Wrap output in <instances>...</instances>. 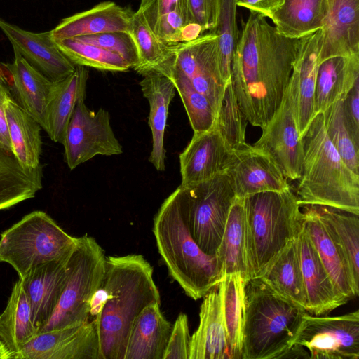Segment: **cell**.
<instances>
[{"instance_id": "cell-33", "label": "cell", "mask_w": 359, "mask_h": 359, "mask_svg": "<svg viewBox=\"0 0 359 359\" xmlns=\"http://www.w3.org/2000/svg\"><path fill=\"white\" fill-rule=\"evenodd\" d=\"M37 334L28 297L21 280L18 279L0 314V338L15 354Z\"/></svg>"}, {"instance_id": "cell-14", "label": "cell", "mask_w": 359, "mask_h": 359, "mask_svg": "<svg viewBox=\"0 0 359 359\" xmlns=\"http://www.w3.org/2000/svg\"><path fill=\"white\" fill-rule=\"evenodd\" d=\"M15 359H101L96 321L39 332Z\"/></svg>"}, {"instance_id": "cell-51", "label": "cell", "mask_w": 359, "mask_h": 359, "mask_svg": "<svg viewBox=\"0 0 359 359\" xmlns=\"http://www.w3.org/2000/svg\"><path fill=\"white\" fill-rule=\"evenodd\" d=\"M106 299V291L102 284L101 286L95 291L91 299L90 317L92 316L94 319L100 314Z\"/></svg>"}, {"instance_id": "cell-2", "label": "cell", "mask_w": 359, "mask_h": 359, "mask_svg": "<svg viewBox=\"0 0 359 359\" xmlns=\"http://www.w3.org/2000/svg\"><path fill=\"white\" fill-rule=\"evenodd\" d=\"M102 285L107 299L94 318L101 359H123L134 319L147 306L161 304L153 268L141 255L107 257Z\"/></svg>"}, {"instance_id": "cell-34", "label": "cell", "mask_w": 359, "mask_h": 359, "mask_svg": "<svg viewBox=\"0 0 359 359\" xmlns=\"http://www.w3.org/2000/svg\"><path fill=\"white\" fill-rule=\"evenodd\" d=\"M259 278L277 294L306 311V297L296 238L281 252Z\"/></svg>"}, {"instance_id": "cell-26", "label": "cell", "mask_w": 359, "mask_h": 359, "mask_svg": "<svg viewBox=\"0 0 359 359\" xmlns=\"http://www.w3.org/2000/svg\"><path fill=\"white\" fill-rule=\"evenodd\" d=\"M142 76L140 86L149 104L148 123L152 135L149 161L157 171H163L165 168V131L168 109L175 88L172 82L159 72L150 71Z\"/></svg>"}, {"instance_id": "cell-24", "label": "cell", "mask_w": 359, "mask_h": 359, "mask_svg": "<svg viewBox=\"0 0 359 359\" xmlns=\"http://www.w3.org/2000/svg\"><path fill=\"white\" fill-rule=\"evenodd\" d=\"M133 13L114 1H102L62 19L51 30V34L54 40H62L108 32H129Z\"/></svg>"}, {"instance_id": "cell-38", "label": "cell", "mask_w": 359, "mask_h": 359, "mask_svg": "<svg viewBox=\"0 0 359 359\" xmlns=\"http://www.w3.org/2000/svg\"><path fill=\"white\" fill-rule=\"evenodd\" d=\"M313 206L341 246L359 287V215L327 206Z\"/></svg>"}, {"instance_id": "cell-7", "label": "cell", "mask_w": 359, "mask_h": 359, "mask_svg": "<svg viewBox=\"0 0 359 359\" xmlns=\"http://www.w3.org/2000/svg\"><path fill=\"white\" fill-rule=\"evenodd\" d=\"M76 243V237L46 212L36 210L1 233L0 262L12 266L22 278L39 264L70 255Z\"/></svg>"}, {"instance_id": "cell-12", "label": "cell", "mask_w": 359, "mask_h": 359, "mask_svg": "<svg viewBox=\"0 0 359 359\" xmlns=\"http://www.w3.org/2000/svg\"><path fill=\"white\" fill-rule=\"evenodd\" d=\"M78 102L67 125L62 144L65 160L70 170L97 155L122 154L123 148L110 123L109 112L100 108L95 111Z\"/></svg>"}, {"instance_id": "cell-8", "label": "cell", "mask_w": 359, "mask_h": 359, "mask_svg": "<svg viewBox=\"0 0 359 359\" xmlns=\"http://www.w3.org/2000/svg\"><path fill=\"white\" fill-rule=\"evenodd\" d=\"M104 251L87 234L76 238L68 262V273L56 307L38 333L90 320L91 299L105 274Z\"/></svg>"}, {"instance_id": "cell-42", "label": "cell", "mask_w": 359, "mask_h": 359, "mask_svg": "<svg viewBox=\"0 0 359 359\" xmlns=\"http://www.w3.org/2000/svg\"><path fill=\"white\" fill-rule=\"evenodd\" d=\"M323 114L326 133L334 147L346 165L359 175V145L346 120L344 100L331 105Z\"/></svg>"}, {"instance_id": "cell-53", "label": "cell", "mask_w": 359, "mask_h": 359, "mask_svg": "<svg viewBox=\"0 0 359 359\" xmlns=\"http://www.w3.org/2000/svg\"><path fill=\"white\" fill-rule=\"evenodd\" d=\"M0 359H15V353L11 351L0 338Z\"/></svg>"}, {"instance_id": "cell-45", "label": "cell", "mask_w": 359, "mask_h": 359, "mask_svg": "<svg viewBox=\"0 0 359 359\" xmlns=\"http://www.w3.org/2000/svg\"><path fill=\"white\" fill-rule=\"evenodd\" d=\"M76 39L119 55L133 69L138 64L137 50L129 32H108L79 36Z\"/></svg>"}, {"instance_id": "cell-54", "label": "cell", "mask_w": 359, "mask_h": 359, "mask_svg": "<svg viewBox=\"0 0 359 359\" xmlns=\"http://www.w3.org/2000/svg\"><path fill=\"white\" fill-rule=\"evenodd\" d=\"M0 80L6 83V78L5 74L4 73L3 69L1 67V65L0 64Z\"/></svg>"}, {"instance_id": "cell-27", "label": "cell", "mask_w": 359, "mask_h": 359, "mask_svg": "<svg viewBox=\"0 0 359 359\" xmlns=\"http://www.w3.org/2000/svg\"><path fill=\"white\" fill-rule=\"evenodd\" d=\"M14 50L12 63L1 65L8 75L13 91L20 105L32 115L44 130L48 103L55 81H52L29 64Z\"/></svg>"}, {"instance_id": "cell-30", "label": "cell", "mask_w": 359, "mask_h": 359, "mask_svg": "<svg viewBox=\"0 0 359 359\" xmlns=\"http://www.w3.org/2000/svg\"><path fill=\"white\" fill-rule=\"evenodd\" d=\"M88 72L86 67L76 65L72 74L55 81L47 106L44 128L55 142L62 143L78 102L86 98Z\"/></svg>"}, {"instance_id": "cell-21", "label": "cell", "mask_w": 359, "mask_h": 359, "mask_svg": "<svg viewBox=\"0 0 359 359\" xmlns=\"http://www.w3.org/2000/svg\"><path fill=\"white\" fill-rule=\"evenodd\" d=\"M70 255L39 264L24 278H19L28 297L38 332L56 307L67 279Z\"/></svg>"}, {"instance_id": "cell-44", "label": "cell", "mask_w": 359, "mask_h": 359, "mask_svg": "<svg viewBox=\"0 0 359 359\" xmlns=\"http://www.w3.org/2000/svg\"><path fill=\"white\" fill-rule=\"evenodd\" d=\"M237 7L236 0H222L214 31L218 36L222 73L226 83L231 80V60L240 34L236 20Z\"/></svg>"}, {"instance_id": "cell-43", "label": "cell", "mask_w": 359, "mask_h": 359, "mask_svg": "<svg viewBox=\"0 0 359 359\" xmlns=\"http://www.w3.org/2000/svg\"><path fill=\"white\" fill-rule=\"evenodd\" d=\"M248 123L230 80L225 87L215 125L231 150L239 149L247 144L245 131Z\"/></svg>"}, {"instance_id": "cell-50", "label": "cell", "mask_w": 359, "mask_h": 359, "mask_svg": "<svg viewBox=\"0 0 359 359\" xmlns=\"http://www.w3.org/2000/svg\"><path fill=\"white\" fill-rule=\"evenodd\" d=\"M8 96L10 93L6 83L0 80V147L12 153L5 110V103Z\"/></svg>"}, {"instance_id": "cell-40", "label": "cell", "mask_w": 359, "mask_h": 359, "mask_svg": "<svg viewBox=\"0 0 359 359\" xmlns=\"http://www.w3.org/2000/svg\"><path fill=\"white\" fill-rule=\"evenodd\" d=\"M129 33L137 50L138 64L133 69L138 74L157 71L172 56V45L161 41L154 34L138 11L133 14Z\"/></svg>"}, {"instance_id": "cell-36", "label": "cell", "mask_w": 359, "mask_h": 359, "mask_svg": "<svg viewBox=\"0 0 359 359\" xmlns=\"http://www.w3.org/2000/svg\"><path fill=\"white\" fill-rule=\"evenodd\" d=\"M42 167L28 170L0 147V210L35 196L42 188Z\"/></svg>"}, {"instance_id": "cell-28", "label": "cell", "mask_w": 359, "mask_h": 359, "mask_svg": "<svg viewBox=\"0 0 359 359\" xmlns=\"http://www.w3.org/2000/svg\"><path fill=\"white\" fill-rule=\"evenodd\" d=\"M358 79L359 53L332 57L321 62L316 77L314 116L344 100Z\"/></svg>"}, {"instance_id": "cell-3", "label": "cell", "mask_w": 359, "mask_h": 359, "mask_svg": "<svg viewBox=\"0 0 359 359\" xmlns=\"http://www.w3.org/2000/svg\"><path fill=\"white\" fill-rule=\"evenodd\" d=\"M153 232L169 274L187 296L201 299L223 280L216 255L205 253L190 233L181 186L161 204Z\"/></svg>"}, {"instance_id": "cell-20", "label": "cell", "mask_w": 359, "mask_h": 359, "mask_svg": "<svg viewBox=\"0 0 359 359\" xmlns=\"http://www.w3.org/2000/svg\"><path fill=\"white\" fill-rule=\"evenodd\" d=\"M189 359H231L224 322L221 282L203 297Z\"/></svg>"}, {"instance_id": "cell-25", "label": "cell", "mask_w": 359, "mask_h": 359, "mask_svg": "<svg viewBox=\"0 0 359 359\" xmlns=\"http://www.w3.org/2000/svg\"><path fill=\"white\" fill-rule=\"evenodd\" d=\"M161 304L143 309L134 319L123 359H163L172 325L164 317Z\"/></svg>"}, {"instance_id": "cell-23", "label": "cell", "mask_w": 359, "mask_h": 359, "mask_svg": "<svg viewBox=\"0 0 359 359\" xmlns=\"http://www.w3.org/2000/svg\"><path fill=\"white\" fill-rule=\"evenodd\" d=\"M137 11L166 44L191 41L203 34L192 20L188 0H140Z\"/></svg>"}, {"instance_id": "cell-19", "label": "cell", "mask_w": 359, "mask_h": 359, "mask_svg": "<svg viewBox=\"0 0 359 359\" xmlns=\"http://www.w3.org/2000/svg\"><path fill=\"white\" fill-rule=\"evenodd\" d=\"M302 222L336 288L348 300L358 296L346 256L313 205H303Z\"/></svg>"}, {"instance_id": "cell-18", "label": "cell", "mask_w": 359, "mask_h": 359, "mask_svg": "<svg viewBox=\"0 0 359 359\" xmlns=\"http://www.w3.org/2000/svg\"><path fill=\"white\" fill-rule=\"evenodd\" d=\"M296 244L306 297V312L320 316L345 304L348 300L336 288L302 222Z\"/></svg>"}, {"instance_id": "cell-5", "label": "cell", "mask_w": 359, "mask_h": 359, "mask_svg": "<svg viewBox=\"0 0 359 359\" xmlns=\"http://www.w3.org/2000/svg\"><path fill=\"white\" fill-rule=\"evenodd\" d=\"M244 199L250 279L260 278L302 226V211L291 187Z\"/></svg>"}, {"instance_id": "cell-49", "label": "cell", "mask_w": 359, "mask_h": 359, "mask_svg": "<svg viewBox=\"0 0 359 359\" xmlns=\"http://www.w3.org/2000/svg\"><path fill=\"white\" fill-rule=\"evenodd\" d=\"M285 0H236L237 6L249 12L272 19L273 14L283 6Z\"/></svg>"}, {"instance_id": "cell-13", "label": "cell", "mask_w": 359, "mask_h": 359, "mask_svg": "<svg viewBox=\"0 0 359 359\" xmlns=\"http://www.w3.org/2000/svg\"><path fill=\"white\" fill-rule=\"evenodd\" d=\"M294 344L312 359H358L359 311L337 316L306 312Z\"/></svg>"}, {"instance_id": "cell-6", "label": "cell", "mask_w": 359, "mask_h": 359, "mask_svg": "<svg viewBox=\"0 0 359 359\" xmlns=\"http://www.w3.org/2000/svg\"><path fill=\"white\" fill-rule=\"evenodd\" d=\"M306 311L274 292L260 278L245 287L242 359H278L294 344Z\"/></svg>"}, {"instance_id": "cell-31", "label": "cell", "mask_w": 359, "mask_h": 359, "mask_svg": "<svg viewBox=\"0 0 359 359\" xmlns=\"http://www.w3.org/2000/svg\"><path fill=\"white\" fill-rule=\"evenodd\" d=\"M5 110L12 154L24 168H37L41 165V125L11 95L6 101Z\"/></svg>"}, {"instance_id": "cell-4", "label": "cell", "mask_w": 359, "mask_h": 359, "mask_svg": "<svg viewBox=\"0 0 359 359\" xmlns=\"http://www.w3.org/2000/svg\"><path fill=\"white\" fill-rule=\"evenodd\" d=\"M302 140L304 158L297 191L300 205L327 206L359 215V175L332 144L323 113L312 118Z\"/></svg>"}, {"instance_id": "cell-32", "label": "cell", "mask_w": 359, "mask_h": 359, "mask_svg": "<svg viewBox=\"0 0 359 359\" xmlns=\"http://www.w3.org/2000/svg\"><path fill=\"white\" fill-rule=\"evenodd\" d=\"M215 255L224 277L238 273L250 280L243 198L234 200Z\"/></svg>"}, {"instance_id": "cell-10", "label": "cell", "mask_w": 359, "mask_h": 359, "mask_svg": "<svg viewBox=\"0 0 359 359\" xmlns=\"http://www.w3.org/2000/svg\"><path fill=\"white\" fill-rule=\"evenodd\" d=\"M253 145L272 156L287 180L299 179L304 148L297 122V79L293 69L279 107Z\"/></svg>"}, {"instance_id": "cell-37", "label": "cell", "mask_w": 359, "mask_h": 359, "mask_svg": "<svg viewBox=\"0 0 359 359\" xmlns=\"http://www.w3.org/2000/svg\"><path fill=\"white\" fill-rule=\"evenodd\" d=\"M224 322L231 359H242L247 281L241 274L226 276L221 281Z\"/></svg>"}, {"instance_id": "cell-46", "label": "cell", "mask_w": 359, "mask_h": 359, "mask_svg": "<svg viewBox=\"0 0 359 359\" xmlns=\"http://www.w3.org/2000/svg\"><path fill=\"white\" fill-rule=\"evenodd\" d=\"M191 338L187 316L181 313L172 325L163 359H189Z\"/></svg>"}, {"instance_id": "cell-48", "label": "cell", "mask_w": 359, "mask_h": 359, "mask_svg": "<svg viewBox=\"0 0 359 359\" xmlns=\"http://www.w3.org/2000/svg\"><path fill=\"white\" fill-rule=\"evenodd\" d=\"M344 110L353 139L359 145V79L344 99Z\"/></svg>"}, {"instance_id": "cell-17", "label": "cell", "mask_w": 359, "mask_h": 359, "mask_svg": "<svg viewBox=\"0 0 359 359\" xmlns=\"http://www.w3.org/2000/svg\"><path fill=\"white\" fill-rule=\"evenodd\" d=\"M0 29L18 51L34 68L52 81L65 79L75 69L72 63L59 49L51 30L32 32L0 18Z\"/></svg>"}, {"instance_id": "cell-9", "label": "cell", "mask_w": 359, "mask_h": 359, "mask_svg": "<svg viewBox=\"0 0 359 359\" xmlns=\"http://www.w3.org/2000/svg\"><path fill=\"white\" fill-rule=\"evenodd\" d=\"M182 187L190 233L205 253L215 255L236 199L230 180L225 172Z\"/></svg>"}, {"instance_id": "cell-16", "label": "cell", "mask_w": 359, "mask_h": 359, "mask_svg": "<svg viewBox=\"0 0 359 359\" xmlns=\"http://www.w3.org/2000/svg\"><path fill=\"white\" fill-rule=\"evenodd\" d=\"M233 151L215 125L208 130L194 133L180 155L181 187H189L225 173Z\"/></svg>"}, {"instance_id": "cell-35", "label": "cell", "mask_w": 359, "mask_h": 359, "mask_svg": "<svg viewBox=\"0 0 359 359\" xmlns=\"http://www.w3.org/2000/svg\"><path fill=\"white\" fill-rule=\"evenodd\" d=\"M328 0H285L271 20L278 34L299 39L323 26Z\"/></svg>"}, {"instance_id": "cell-29", "label": "cell", "mask_w": 359, "mask_h": 359, "mask_svg": "<svg viewBox=\"0 0 359 359\" xmlns=\"http://www.w3.org/2000/svg\"><path fill=\"white\" fill-rule=\"evenodd\" d=\"M322 36L320 28L301 38L293 66L297 79V122L301 138L314 117V95Z\"/></svg>"}, {"instance_id": "cell-41", "label": "cell", "mask_w": 359, "mask_h": 359, "mask_svg": "<svg viewBox=\"0 0 359 359\" xmlns=\"http://www.w3.org/2000/svg\"><path fill=\"white\" fill-rule=\"evenodd\" d=\"M62 53L75 65L102 71L126 72L130 66L118 54L76 38L55 40Z\"/></svg>"}, {"instance_id": "cell-22", "label": "cell", "mask_w": 359, "mask_h": 359, "mask_svg": "<svg viewBox=\"0 0 359 359\" xmlns=\"http://www.w3.org/2000/svg\"><path fill=\"white\" fill-rule=\"evenodd\" d=\"M319 62L359 53V0H328Z\"/></svg>"}, {"instance_id": "cell-47", "label": "cell", "mask_w": 359, "mask_h": 359, "mask_svg": "<svg viewBox=\"0 0 359 359\" xmlns=\"http://www.w3.org/2000/svg\"><path fill=\"white\" fill-rule=\"evenodd\" d=\"M190 13L195 24L203 34L215 30L222 0H188Z\"/></svg>"}, {"instance_id": "cell-15", "label": "cell", "mask_w": 359, "mask_h": 359, "mask_svg": "<svg viewBox=\"0 0 359 359\" xmlns=\"http://www.w3.org/2000/svg\"><path fill=\"white\" fill-rule=\"evenodd\" d=\"M226 173L238 198L264 191H282L290 187L272 156L248 144L233 151Z\"/></svg>"}, {"instance_id": "cell-11", "label": "cell", "mask_w": 359, "mask_h": 359, "mask_svg": "<svg viewBox=\"0 0 359 359\" xmlns=\"http://www.w3.org/2000/svg\"><path fill=\"white\" fill-rule=\"evenodd\" d=\"M172 48L170 65L209 100L217 116L227 84L222 73L217 35L206 32L194 40L173 44Z\"/></svg>"}, {"instance_id": "cell-52", "label": "cell", "mask_w": 359, "mask_h": 359, "mask_svg": "<svg viewBox=\"0 0 359 359\" xmlns=\"http://www.w3.org/2000/svg\"><path fill=\"white\" fill-rule=\"evenodd\" d=\"M310 358V355L302 346L294 344L284 352L280 358Z\"/></svg>"}, {"instance_id": "cell-1", "label": "cell", "mask_w": 359, "mask_h": 359, "mask_svg": "<svg viewBox=\"0 0 359 359\" xmlns=\"http://www.w3.org/2000/svg\"><path fill=\"white\" fill-rule=\"evenodd\" d=\"M301 38L278 34L262 15L249 12L231 66V82L248 122L264 130L279 107L292 73Z\"/></svg>"}, {"instance_id": "cell-39", "label": "cell", "mask_w": 359, "mask_h": 359, "mask_svg": "<svg viewBox=\"0 0 359 359\" xmlns=\"http://www.w3.org/2000/svg\"><path fill=\"white\" fill-rule=\"evenodd\" d=\"M157 72L166 76L177 90L194 133L211 128L216 121L215 111L209 100L194 88L189 81L170 63L169 60Z\"/></svg>"}]
</instances>
